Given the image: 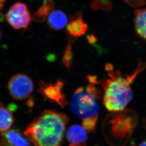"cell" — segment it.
<instances>
[{
	"mask_svg": "<svg viewBox=\"0 0 146 146\" xmlns=\"http://www.w3.org/2000/svg\"><path fill=\"white\" fill-rule=\"evenodd\" d=\"M68 121L64 114L45 110L29 124L24 135L34 146H62Z\"/></svg>",
	"mask_w": 146,
	"mask_h": 146,
	"instance_id": "6da1fadb",
	"label": "cell"
},
{
	"mask_svg": "<svg viewBox=\"0 0 146 146\" xmlns=\"http://www.w3.org/2000/svg\"><path fill=\"white\" fill-rule=\"evenodd\" d=\"M146 68V62H139L135 71L129 76H122L119 72L109 74L110 78L103 83L104 104L108 111H123L133 97L131 87L132 82L139 73Z\"/></svg>",
	"mask_w": 146,
	"mask_h": 146,
	"instance_id": "7a4b0ae2",
	"label": "cell"
},
{
	"mask_svg": "<svg viewBox=\"0 0 146 146\" xmlns=\"http://www.w3.org/2000/svg\"><path fill=\"white\" fill-rule=\"evenodd\" d=\"M101 96L100 90L89 84L86 88L77 89L70 101L72 112L82 119V126L90 132L96 130L99 111L98 100Z\"/></svg>",
	"mask_w": 146,
	"mask_h": 146,
	"instance_id": "3957f363",
	"label": "cell"
},
{
	"mask_svg": "<svg viewBox=\"0 0 146 146\" xmlns=\"http://www.w3.org/2000/svg\"><path fill=\"white\" fill-rule=\"evenodd\" d=\"M137 122V114L129 110L110 114L106 118L103 127L107 143L111 146L126 145Z\"/></svg>",
	"mask_w": 146,
	"mask_h": 146,
	"instance_id": "277c9868",
	"label": "cell"
},
{
	"mask_svg": "<svg viewBox=\"0 0 146 146\" xmlns=\"http://www.w3.org/2000/svg\"><path fill=\"white\" fill-rule=\"evenodd\" d=\"M34 88L33 83L29 76L23 74L13 76L8 83L10 95L14 99L23 100L31 95Z\"/></svg>",
	"mask_w": 146,
	"mask_h": 146,
	"instance_id": "5b68a950",
	"label": "cell"
},
{
	"mask_svg": "<svg viewBox=\"0 0 146 146\" xmlns=\"http://www.w3.org/2000/svg\"><path fill=\"white\" fill-rule=\"evenodd\" d=\"M5 18L9 24L16 30L27 28L31 20L27 5L21 3L13 4L6 14Z\"/></svg>",
	"mask_w": 146,
	"mask_h": 146,
	"instance_id": "8992f818",
	"label": "cell"
},
{
	"mask_svg": "<svg viewBox=\"0 0 146 146\" xmlns=\"http://www.w3.org/2000/svg\"><path fill=\"white\" fill-rule=\"evenodd\" d=\"M63 83L58 81L55 84H46L42 82L39 84V92L46 100L55 102L60 106L65 104V96L62 92Z\"/></svg>",
	"mask_w": 146,
	"mask_h": 146,
	"instance_id": "52a82bcc",
	"label": "cell"
},
{
	"mask_svg": "<svg viewBox=\"0 0 146 146\" xmlns=\"http://www.w3.org/2000/svg\"><path fill=\"white\" fill-rule=\"evenodd\" d=\"M17 129L3 132L0 138V146H31L30 141Z\"/></svg>",
	"mask_w": 146,
	"mask_h": 146,
	"instance_id": "ba28073f",
	"label": "cell"
},
{
	"mask_svg": "<svg viewBox=\"0 0 146 146\" xmlns=\"http://www.w3.org/2000/svg\"><path fill=\"white\" fill-rule=\"evenodd\" d=\"M87 28L88 26L84 22L81 13L73 17L67 25V31L69 35L75 38L84 35Z\"/></svg>",
	"mask_w": 146,
	"mask_h": 146,
	"instance_id": "9c48e42d",
	"label": "cell"
},
{
	"mask_svg": "<svg viewBox=\"0 0 146 146\" xmlns=\"http://www.w3.org/2000/svg\"><path fill=\"white\" fill-rule=\"evenodd\" d=\"M48 23L53 30H60L68 25V20L66 14L61 10H56L49 13L48 17Z\"/></svg>",
	"mask_w": 146,
	"mask_h": 146,
	"instance_id": "30bf717a",
	"label": "cell"
},
{
	"mask_svg": "<svg viewBox=\"0 0 146 146\" xmlns=\"http://www.w3.org/2000/svg\"><path fill=\"white\" fill-rule=\"evenodd\" d=\"M135 30L138 35L146 40V8L135 10Z\"/></svg>",
	"mask_w": 146,
	"mask_h": 146,
	"instance_id": "8fae6325",
	"label": "cell"
},
{
	"mask_svg": "<svg viewBox=\"0 0 146 146\" xmlns=\"http://www.w3.org/2000/svg\"><path fill=\"white\" fill-rule=\"evenodd\" d=\"M14 118L13 113L9 109L0 106V132L8 131L14 123Z\"/></svg>",
	"mask_w": 146,
	"mask_h": 146,
	"instance_id": "7c38bea8",
	"label": "cell"
},
{
	"mask_svg": "<svg viewBox=\"0 0 146 146\" xmlns=\"http://www.w3.org/2000/svg\"><path fill=\"white\" fill-rule=\"evenodd\" d=\"M53 6V2L51 0H45L42 7L39 8L33 16V19L34 21L41 23L44 21L46 17H48L49 13L52 11V8Z\"/></svg>",
	"mask_w": 146,
	"mask_h": 146,
	"instance_id": "4fadbf2b",
	"label": "cell"
},
{
	"mask_svg": "<svg viewBox=\"0 0 146 146\" xmlns=\"http://www.w3.org/2000/svg\"><path fill=\"white\" fill-rule=\"evenodd\" d=\"M71 46L70 45H68L63 58L64 63L68 68H70V61L71 59Z\"/></svg>",
	"mask_w": 146,
	"mask_h": 146,
	"instance_id": "5bb4252c",
	"label": "cell"
},
{
	"mask_svg": "<svg viewBox=\"0 0 146 146\" xmlns=\"http://www.w3.org/2000/svg\"><path fill=\"white\" fill-rule=\"evenodd\" d=\"M127 3L133 7H137L146 4V0H125Z\"/></svg>",
	"mask_w": 146,
	"mask_h": 146,
	"instance_id": "9a60e30c",
	"label": "cell"
},
{
	"mask_svg": "<svg viewBox=\"0 0 146 146\" xmlns=\"http://www.w3.org/2000/svg\"><path fill=\"white\" fill-rule=\"evenodd\" d=\"M131 146H146V139L139 144L138 145H136L134 143L132 144Z\"/></svg>",
	"mask_w": 146,
	"mask_h": 146,
	"instance_id": "2e32d148",
	"label": "cell"
},
{
	"mask_svg": "<svg viewBox=\"0 0 146 146\" xmlns=\"http://www.w3.org/2000/svg\"><path fill=\"white\" fill-rule=\"evenodd\" d=\"M69 146H86V143L73 144L69 143Z\"/></svg>",
	"mask_w": 146,
	"mask_h": 146,
	"instance_id": "e0dca14e",
	"label": "cell"
},
{
	"mask_svg": "<svg viewBox=\"0 0 146 146\" xmlns=\"http://www.w3.org/2000/svg\"><path fill=\"white\" fill-rule=\"evenodd\" d=\"M5 1V0H0V10L3 8L4 5V3Z\"/></svg>",
	"mask_w": 146,
	"mask_h": 146,
	"instance_id": "ac0fdd59",
	"label": "cell"
},
{
	"mask_svg": "<svg viewBox=\"0 0 146 146\" xmlns=\"http://www.w3.org/2000/svg\"><path fill=\"white\" fill-rule=\"evenodd\" d=\"M3 14H1V13H0V23L1 21H3Z\"/></svg>",
	"mask_w": 146,
	"mask_h": 146,
	"instance_id": "d6986e66",
	"label": "cell"
},
{
	"mask_svg": "<svg viewBox=\"0 0 146 146\" xmlns=\"http://www.w3.org/2000/svg\"><path fill=\"white\" fill-rule=\"evenodd\" d=\"M1 30H0V40H1Z\"/></svg>",
	"mask_w": 146,
	"mask_h": 146,
	"instance_id": "ffe728a7",
	"label": "cell"
},
{
	"mask_svg": "<svg viewBox=\"0 0 146 146\" xmlns=\"http://www.w3.org/2000/svg\"><path fill=\"white\" fill-rule=\"evenodd\" d=\"M144 126L146 127V119H145V121H144Z\"/></svg>",
	"mask_w": 146,
	"mask_h": 146,
	"instance_id": "44dd1931",
	"label": "cell"
}]
</instances>
